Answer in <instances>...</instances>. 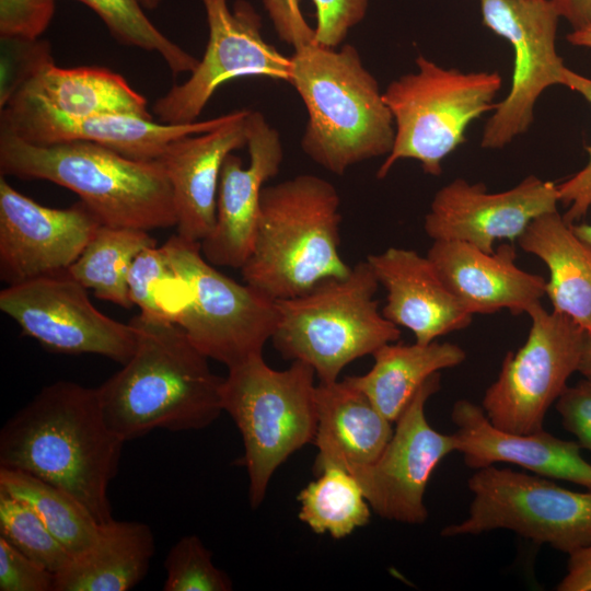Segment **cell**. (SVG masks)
<instances>
[{
	"label": "cell",
	"instance_id": "6da1fadb",
	"mask_svg": "<svg viewBox=\"0 0 591 591\" xmlns=\"http://www.w3.org/2000/svg\"><path fill=\"white\" fill-rule=\"evenodd\" d=\"M125 441L107 425L95 389L44 386L0 431V466L30 473L76 497L102 524Z\"/></svg>",
	"mask_w": 591,
	"mask_h": 591
},
{
	"label": "cell",
	"instance_id": "7a4b0ae2",
	"mask_svg": "<svg viewBox=\"0 0 591 591\" xmlns=\"http://www.w3.org/2000/svg\"><path fill=\"white\" fill-rule=\"evenodd\" d=\"M136 349L96 387L109 428L125 442L155 429L199 430L221 414L223 378L173 321L134 316Z\"/></svg>",
	"mask_w": 591,
	"mask_h": 591
},
{
	"label": "cell",
	"instance_id": "3957f363",
	"mask_svg": "<svg viewBox=\"0 0 591 591\" xmlns=\"http://www.w3.org/2000/svg\"><path fill=\"white\" fill-rule=\"evenodd\" d=\"M0 171L70 189L103 225L146 231L176 225L172 187L157 160L129 159L80 140L34 144L0 128Z\"/></svg>",
	"mask_w": 591,
	"mask_h": 591
},
{
	"label": "cell",
	"instance_id": "277c9868",
	"mask_svg": "<svg viewBox=\"0 0 591 591\" xmlns=\"http://www.w3.org/2000/svg\"><path fill=\"white\" fill-rule=\"evenodd\" d=\"M290 60L289 83L309 117L301 148L312 161L343 175L355 164L391 152L394 119L356 47L311 43L294 49Z\"/></svg>",
	"mask_w": 591,
	"mask_h": 591
},
{
	"label": "cell",
	"instance_id": "5b68a950",
	"mask_svg": "<svg viewBox=\"0 0 591 591\" xmlns=\"http://www.w3.org/2000/svg\"><path fill=\"white\" fill-rule=\"evenodd\" d=\"M340 223L339 194L323 177L301 174L264 186L253 248L240 269L244 282L276 301L347 276Z\"/></svg>",
	"mask_w": 591,
	"mask_h": 591
},
{
	"label": "cell",
	"instance_id": "8992f818",
	"mask_svg": "<svg viewBox=\"0 0 591 591\" xmlns=\"http://www.w3.org/2000/svg\"><path fill=\"white\" fill-rule=\"evenodd\" d=\"M379 286L363 260L345 277L327 278L301 296L276 300L274 347L285 359L312 367L320 383L338 381L347 364L401 337L399 327L379 310Z\"/></svg>",
	"mask_w": 591,
	"mask_h": 591
},
{
	"label": "cell",
	"instance_id": "52a82bcc",
	"mask_svg": "<svg viewBox=\"0 0 591 591\" xmlns=\"http://www.w3.org/2000/svg\"><path fill=\"white\" fill-rule=\"evenodd\" d=\"M221 406L239 428L252 508L263 502L275 471L317 431L315 371L302 361L286 370L269 367L263 355L228 368Z\"/></svg>",
	"mask_w": 591,
	"mask_h": 591
},
{
	"label": "cell",
	"instance_id": "ba28073f",
	"mask_svg": "<svg viewBox=\"0 0 591 591\" xmlns=\"http://www.w3.org/2000/svg\"><path fill=\"white\" fill-rule=\"evenodd\" d=\"M416 66V71L392 81L383 92L395 138L376 172L379 179L404 159L418 161L426 174L440 175L442 161L465 142L470 124L495 109L502 86L497 71L464 72L421 55Z\"/></svg>",
	"mask_w": 591,
	"mask_h": 591
},
{
	"label": "cell",
	"instance_id": "9c48e42d",
	"mask_svg": "<svg viewBox=\"0 0 591 591\" xmlns=\"http://www.w3.org/2000/svg\"><path fill=\"white\" fill-rule=\"evenodd\" d=\"M162 247L186 293L174 322L192 344L228 368L263 355L277 326L276 301L216 269L199 242L176 234Z\"/></svg>",
	"mask_w": 591,
	"mask_h": 591
},
{
	"label": "cell",
	"instance_id": "30bf717a",
	"mask_svg": "<svg viewBox=\"0 0 591 591\" xmlns=\"http://www.w3.org/2000/svg\"><path fill=\"white\" fill-rule=\"evenodd\" d=\"M467 517L447 525L443 536L510 530L568 555L591 543V489L573 491L540 475L495 465L478 468L468 482Z\"/></svg>",
	"mask_w": 591,
	"mask_h": 591
},
{
	"label": "cell",
	"instance_id": "8fae6325",
	"mask_svg": "<svg viewBox=\"0 0 591 591\" xmlns=\"http://www.w3.org/2000/svg\"><path fill=\"white\" fill-rule=\"evenodd\" d=\"M531 327L524 345L506 355L482 407L497 428L532 433L578 371L584 331L568 316L548 312L541 302L526 312Z\"/></svg>",
	"mask_w": 591,
	"mask_h": 591
},
{
	"label": "cell",
	"instance_id": "7c38bea8",
	"mask_svg": "<svg viewBox=\"0 0 591 591\" xmlns=\"http://www.w3.org/2000/svg\"><path fill=\"white\" fill-rule=\"evenodd\" d=\"M483 24L507 39L514 61L510 90L485 124L480 146L500 149L524 134L549 86L563 85L566 66L556 51L559 13L552 0H479Z\"/></svg>",
	"mask_w": 591,
	"mask_h": 591
},
{
	"label": "cell",
	"instance_id": "4fadbf2b",
	"mask_svg": "<svg viewBox=\"0 0 591 591\" xmlns=\"http://www.w3.org/2000/svg\"><path fill=\"white\" fill-rule=\"evenodd\" d=\"M209 31L205 54L190 77L173 85L153 105L163 124L197 121L213 93L225 82L243 77L290 79V57L262 35V20L254 7L237 0H201Z\"/></svg>",
	"mask_w": 591,
	"mask_h": 591
},
{
	"label": "cell",
	"instance_id": "5bb4252c",
	"mask_svg": "<svg viewBox=\"0 0 591 591\" xmlns=\"http://www.w3.org/2000/svg\"><path fill=\"white\" fill-rule=\"evenodd\" d=\"M0 309L24 336L53 352L94 354L124 364L136 349L131 325L100 312L86 288L67 273L8 286Z\"/></svg>",
	"mask_w": 591,
	"mask_h": 591
},
{
	"label": "cell",
	"instance_id": "9a60e30c",
	"mask_svg": "<svg viewBox=\"0 0 591 591\" xmlns=\"http://www.w3.org/2000/svg\"><path fill=\"white\" fill-rule=\"evenodd\" d=\"M439 389L437 372L418 389L401 414L379 457L350 472L381 518L407 524H421L428 518L424 495L429 478L441 460L457 447L454 434L438 432L425 415L427 401Z\"/></svg>",
	"mask_w": 591,
	"mask_h": 591
},
{
	"label": "cell",
	"instance_id": "2e32d148",
	"mask_svg": "<svg viewBox=\"0 0 591 591\" xmlns=\"http://www.w3.org/2000/svg\"><path fill=\"white\" fill-rule=\"evenodd\" d=\"M101 222L79 201L37 204L0 177V278L8 286L67 273Z\"/></svg>",
	"mask_w": 591,
	"mask_h": 591
},
{
	"label": "cell",
	"instance_id": "e0dca14e",
	"mask_svg": "<svg viewBox=\"0 0 591 591\" xmlns=\"http://www.w3.org/2000/svg\"><path fill=\"white\" fill-rule=\"evenodd\" d=\"M557 184L535 175L500 193L455 178L433 196L424 229L433 241H461L494 253L497 240L518 241L537 217L557 211Z\"/></svg>",
	"mask_w": 591,
	"mask_h": 591
},
{
	"label": "cell",
	"instance_id": "ac0fdd59",
	"mask_svg": "<svg viewBox=\"0 0 591 591\" xmlns=\"http://www.w3.org/2000/svg\"><path fill=\"white\" fill-rule=\"evenodd\" d=\"M233 113L178 125L128 114L76 117L34 99L12 94L1 105L0 128L34 144L80 140L101 144L129 159L154 161L171 141L218 128L229 121Z\"/></svg>",
	"mask_w": 591,
	"mask_h": 591
},
{
	"label": "cell",
	"instance_id": "d6986e66",
	"mask_svg": "<svg viewBox=\"0 0 591 591\" xmlns=\"http://www.w3.org/2000/svg\"><path fill=\"white\" fill-rule=\"evenodd\" d=\"M250 163L227 155L220 174L216 222L200 242L204 257L213 266L241 269L251 255L264 184L276 176L283 159L279 132L259 112L247 115Z\"/></svg>",
	"mask_w": 591,
	"mask_h": 591
},
{
	"label": "cell",
	"instance_id": "ffe728a7",
	"mask_svg": "<svg viewBox=\"0 0 591 591\" xmlns=\"http://www.w3.org/2000/svg\"><path fill=\"white\" fill-rule=\"evenodd\" d=\"M250 109L212 130L171 141L157 159L172 187L177 235L201 242L212 230L221 169L228 154L247 144Z\"/></svg>",
	"mask_w": 591,
	"mask_h": 591
},
{
	"label": "cell",
	"instance_id": "44dd1931",
	"mask_svg": "<svg viewBox=\"0 0 591 591\" xmlns=\"http://www.w3.org/2000/svg\"><path fill=\"white\" fill-rule=\"evenodd\" d=\"M440 279L470 314L526 313L545 296L546 280L517 266L511 244L494 253L461 241H433L427 253Z\"/></svg>",
	"mask_w": 591,
	"mask_h": 591
},
{
	"label": "cell",
	"instance_id": "7402d4cb",
	"mask_svg": "<svg viewBox=\"0 0 591 591\" xmlns=\"http://www.w3.org/2000/svg\"><path fill=\"white\" fill-rule=\"evenodd\" d=\"M452 421L456 427V452L468 467L514 464L543 477L591 489V464L582 457L578 442L559 439L543 429L532 433L501 430L489 421L483 407L467 399L454 403Z\"/></svg>",
	"mask_w": 591,
	"mask_h": 591
},
{
	"label": "cell",
	"instance_id": "603a6c76",
	"mask_svg": "<svg viewBox=\"0 0 591 591\" xmlns=\"http://www.w3.org/2000/svg\"><path fill=\"white\" fill-rule=\"evenodd\" d=\"M367 262L386 290L382 314L412 331L417 343L429 344L472 323L473 315L445 287L427 256L389 247L369 255Z\"/></svg>",
	"mask_w": 591,
	"mask_h": 591
},
{
	"label": "cell",
	"instance_id": "cb8c5ba5",
	"mask_svg": "<svg viewBox=\"0 0 591 591\" xmlns=\"http://www.w3.org/2000/svg\"><path fill=\"white\" fill-rule=\"evenodd\" d=\"M12 94L34 99L68 116L128 114L153 119L147 99L120 74L102 67H57L46 42H39L25 77Z\"/></svg>",
	"mask_w": 591,
	"mask_h": 591
},
{
	"label": "cell",
	"instance_id": "d4e9b609",
	"mask_svg": "<svg viewBox=\"0 0 591 591\" xmlns=\"http://www.w3.org/2000/svg\"><path fill=\"white\" fill-rule=\"evenodd\" d=\"M315 396V475L331 465L352 472L373 463L393 434L392 422L346 379L318 383Z\"/></svg>",
	"mask_w": 591,
	"mask_h": 591
},
{
	"label": "cell",
	"instance_id": "484cf974",
	"mask_svg": "<svg viewBox=\"0 0 591 591\" xmlns=\"http://www.w3.org/2000/svg\"><path fill=\"white\" fill-rule=\"evenodd\" d=\"M154 552L148 524L113 519L100 524L86 551L55 573V591H128L147 576Z\"/></svg>",
	"mask_w": 591,
	"mask_h": 591
},
{
	"label": "cell",
	"instance_id": "4316f807",
	"mask_svg": "<svg viewBox=\"0 0 591 591\" xmlns=\"http://www.w3.org/2000/svg\"><path fill=\"white\" fill-rule=\"evenodd\" d=\"M548 268L545 294L553 311L591 329V244L578 237L558 211L534 219L518 240Z\"/></svg>",
	"mask_w": 591,
	"mask_h": 591
},
{
	"label": "cell",
	"instance_id": "83f0119b",
	"mask_svg": "<svg viewBox=\"0 0 591 591\" xmlns=\"http://www.w3.org/2000/svg\"><path fill=\"white\" fill-rule=\"evenodd\" d=\"M372 368L345 379L360 390L391 422H396L418 389L442 369L462 363L466 354L452 343H389L373 355Z\"/></svg>",
	"mask_w": 591,
	"mask_h": 591
},
{
	"label": "cell",
	"instance_id": "f1b7e54d",
	"mask_svg": "<svg viewBox=\"0 0 591 591\" xmlns=\"http://www.w3.org/2000/svg\"><path fill=\"white\" fill-rule=\"evenodd\" d=\"M152 246H157V240L146 230L102 224L67 274L92 289L96 298L130 309V267L143 250Z\"/></svg>",
	"mask_w": 591,
	"mask_h": 591
},
{
	"label": "cell",
	"instance_id": "f546056e",
	"mask_svg": "<svg viewBox=\"0 0 591 591\" xmlns=\"http://www.w3.org/2000/svg\"><path fill=\"white\" fill-rule=\"evenodd\" d=\"M0 488L28 503L71 556L95 542L100 523L68 491L24 471L4 466H0Z\"/></svg>",
	"mask_w": 591,
	"mask_h": 591
},
{
	"label": "cell",
	"instance_id": "4dcf8cb0",
	"mask_svg": "<svg viewBox=\"0 0 591 591\" xmlns=\"http://www.w3.org/2000/svg\"><path fill=\"white\" fill-rule=\"evenodd\" d=\"M317 476L298 495L299 519L314 533L343 538L369 523L370 505L350 472L331 465Z\"/></svg>",
	"mask_w": 591,
	"mask_h": 591
},
{
	"label": "cell",
	"instance_id": "1f68e13d",
	"mask_svg": "<svg viewBox=\"0 0 591 591\" xmlns=\"http://www.w3.org/2000/svg\"><path fill=\"white\" fill-rule=\"evenodd\" d=\"M90 8L119 43L154 51L174 76L193 72L199 59L162 33L138 0H76Z\"/></svg>",
	"mask_w": 591,
	"mask_h": 591
},
{
	"label": "cell",
	"instance_id": "d6a6232c",
	"mask_svg": "<svg viewBox=\"0 0 591 591\" xmlns=\"http://www.w3.org/2000/svg\"><path fill=\"white\" fill-rule=\"evenodd\" d=\"M0 537L56 573L72 558L25 501L0 488Z\"/></svg>",
	"mask_w": 591,
	"mask_h": 591
},
{
	"label": "cell",
	"instance_id": "836d02e7",
	"mask_svg": "<svg viewBox=\"0 0 591 591\" xmlns=\"http://www.w3.org/2000/svg\"><path fill=\"white\" fill-rule=\"evenodd\" d=\"M212 553L197 535H185L164 559V591H230V577L212 563Z\"/></svg>",
	"mask_w": 591,
	"mask_h": 591
},
{
	"label": "cell",
	"instance_id": "e575fe53",
	"mask_svg": "<svg viewBox=\"0 0 591 591\" xmlns=\"http://www.w3.org/2000/svg\"><path fill=\"white\" fill-rule=\"evenodd\" d=\"M176 280L163 247H148L130 267L127 278L130 299L140 309V314L173 321L159 296L162 285Z\"/></svg>",
	"mask_w": 591,
	"mask_h": 591
},
{
	"label": "cell",
	"instance_id": "d590c367",
	"mask_svg": "<svg viewBox=\"0 0 591 591\" xmlns=\"http://www.w3.org/2000/svg\"><path fill=\"white\" fill-rule=\"evenodd\" d=\"M55 1L0 0L1 39H38L51 22Z\"/></svg>",
	"mask_w": 591,
	"mask_h": 591
},
{
	"label": "cell",
	"instance_id": "8d00e7d4",
	"mask_svg": "<svg viewBox=\"0 0 591 591\" xmlns=\"http://www.w3.org/2000/svg\"><path fill=\"white\" fill-rule=\"evenodd\" d=\"M563 85L581 94L591 104V79L566 68ZM589 161L570 178L557 185L559 202L569 206L563 216L569 224H575L591 207V146L586 148Z\"/></svg>",
	"mask_w": 591,
	"mask_h": 591
},
{
	"label": "cell",
	"instance_id": "74e56055",
	"mask_svg": "<svg viewBox=\"0 0 591 591\" xmlns=\"http://www.w3.org/2000/svg\"><path fill=\"white\" fill-rule=\"evenodd\" d=\"M315 8V43L337 48L366 16L369 0H311Z\"/></svg>",
	"mask_w": 591,
	"mask_h": 591
},
{
	"label": "cell",
	"instance_id": "f35d334b",
	"mask_svg": "<svg viewBox=\"0 0 591 591\" xmlns=\"http://www.w3.org/2000/svg\"><path fill=\"white\" fill-rule=\"evenodd\" d=\"M0 591H55V573L0 537Z\"/></svg>",
	"mask_w": 591,
	"mask_h": 591
},
{
	"label": "cell",
	"instance_id": "ab89813d",
	"mask_svg": "<svg viewBox=\"0 0 591 591\" xmlns=\"http://www.w3.org/2000/svg\"><path fill=\"white\" fill-rule=\"evenodd\" d=\"M563 426L591 452V380L567 386L556 401Z\"/></svg>",
	"mask_w": 591,
	"mask_h": 591
},
{
	"label": "cell",
	"instance_id": "60d3db41",
	"mask_svg": "<svg viewBox=\"0 0 591 591\" xmlns=\"http://www.w3.org/2000/svg\"><path fill=\"white\" fill-rule=\"evenodd\" d=\"M279 38L293 49L315 43L314 28L305 21L300 0H263Z\"/></svg>",
	"mask_w": 591,
	"mask_h": 591
},
{
	"label": "cell",
	"instance_id": "b9f144b4",
	"mask_svg": "<svg viewBox=\"0 0 591 591\" xmlns=\"http://www.w3.org/2000/svg\"><path fill=\"white\" fill-rule=\"evenodd\" d=\"M558 591H591V543L569 555Z\"/></svg>",
	"mask_w": 591,
	"mask_h": 591
},
{
	"label": "cell",
	"instance_id": "7bdbcfd3",
	"mask_svg": "<svg viewBox=\"0 0 591 591\" xmlns=\"http://www.w3.org/2000/svg\"><path fill=\"white\" fill-rule=\"evenodd\" d=\"M559 13L569 22L572 31L591 27V0H552Z\"/></svg>",
	"mask_w": 591,
	"mask_h": 591
},
{
	"label": "cell",
	"instance_id": "ee69618b",
	"mask_svg": "<svg viewBox=\"0 0 591 591\" xmlns=\"http://www.w3.org/2000/svg\"><path fill=\"white\" fill-rule=\"evenodd\" d=\"M578 371L591 380V329L584 331Z\"/></svg>",
	"mask_w": 591,
	"mask_h": 591
},
{
	"label": "cell",
	"instance_id": "f6af8a7d",
	"mask_svg": "<svg viewBox=\"0 0 591 591\" xmlns=\"http://www.w3.org/2000/svg\"><path fill=\"white\" fill-rule=\"evenodd\" d=\"M567 40L573 46L591 49V27L572 31L567 35Z\"/></svg>",
	"mask_w": 591,
	"mask_h": 591
},
{
	"label": "cell",
	"instance_id": "bcb514c9",
	"mask_svg": "<svg viewBox=\"0 0 591 591\" xmlns=\"http://www.w3.org/2000/svg\"><path fill=\"white\" fill-rule=\"evenodd\" d=\"M575 234L583 240L584 242L591 244V224H570Z\"/></svg>",
	"mask_w": 591,
	"mask_h": 591
},
{
	"label": "cell",
	"instance_id": "7dc6e473",
	"mask_svg": "<svg viewBox=\"0 0 591 591\" xmlns=\"http://www.w3.org/2000/svg\"><path fill=\"white\" fill-rule=\"evenodd\" d=\"M146 10H154L160 7L163 0H138Z\"/></svg>",
	"mask_w": 591,
	"mask_h": 591
}]
</instances>
